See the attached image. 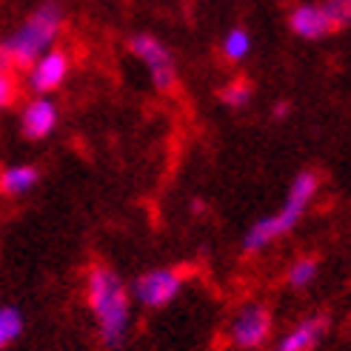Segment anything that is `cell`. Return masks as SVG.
<instances>
[{"instance_id":"2","label":"cell","mask_w":351,"mask_h":351,"mask_svg":"<svg viewBox=\"0 0 351 351\" xmlns=\"http://www.w3.org/2000/svg\"><path fill=\"white\" fill-rule=\"evenodd\" d=\"M60 26H63V9L55 0H49V3L34 9L29 21L3 43L14 69H32L34 60L46 55L49 46L55 43Z\"/></svg>"},{"instance_id":"17","label":"cell","mask_w":351,"mask_h":351,"mask_svg":"<svg viewBox=\"0 0 351 351\" xmlns=\"http://www.w3.org/2000/svg\"><path fill=\"white\" fill-rule=\"evenodd\" d=\"M220 100L232 109H243L245 103L252 100V83L249 80H232L229 86L220 89Z\"/></svg>"},{"instance_id":"14","label":"cell","mask_w":351,"mask_h":351,"mask_svg":"<svg viewBox=\"0 0 351 351\" xmlns=\"http://www.w3.org/2000/svg\"><path fill=\"white\" fill-rule=\"evenodd\" d=\"M249 49H252V38H249V32H245V29H232L229 34H226V40H223V55L229 58L232 63L243 60L245 55H249Z\"/></svg>"},{"instance_id":"5","label":"cell","mask_w":351,"mask_h":351,"mask_svg":"<svg viewBox=\"0 0 351 351\" xmlns=\"http://www.w3.org/2000/svg\"><path fill=\"white\" fill-rule=\"evenodd\" d=\"M317 189H320V174L317 171H300L297 178L291 180V189H289V195H286V203L283 208L274 215L277 220V229L289 234L297 223H300V217L306 215V208L308 203L314 200V195H317Z\"/></svg>"},{"instance_id":"9","label":"cell","mask_w":351,"mask_h":351,"mask_svg":"<svg viewBox=\"0 0 351 351\" xmlns=\"http://www.w3.org/2000/svg\"><path fill=\"white\" fill-rule=\"evenodd\" d=\"M289 26L294 34H300L306 40H320L326 34H335L328 26V17L323 14V9L317 3H300L294 6L289 14Z\"/></svg>"},{"instance_id":"3","label":"cell","mask_w":351,"mask_h":351,"mask_svg":"<svg viewBox=\"0 0 351 351\" xmlns=\"http://www.w3.org/2000/svg\"><path fill=\"white\" fill-rule=\"evenodd\" d=\"M129 49L149 66V75H152V83L157 92L169 95L178 89V66H174L171 51L160 40L152 38V34H134L129 40Z\"/></svg>"},{"instance_id":"10","label":"cell","mask_w":351,"mask_h":351,"mask_svg":"<svg viewBox=\"0 0 351 351\" xmlns=\"http://www.w3.org/2000/svg\"><path fill=\"white\" fill-rule=\"evenodd\" d=\"M58 126V106L49 97L32 100L23 109V134L29 140H43Z\"/></svg>"},{"instance_id":"11","label":"cell","mask_w":351,"mask_h":351,"mask_svg":"<svg viewBox=\"0 0 351 351\" xmlns=\"http://www.w3.org/2000/svg\"><path fill=\"white\" fill-rule=\"evenodd\" d=\"M38 169L34 166H9L0 171V191L9 197H17V195H26L38 186Z\"/></svg>"},{"instance_id":"12","label":"cell","mask_w":351,"mask_h":351,"mask_svg":"<svg viewBox=\"0 0 351 351\" xmlns=\"http://www.w3.org/2000/svg\"><path fill=\"white\" fill-rule=\"evenodd\" d=\"M283 237V232L277 229V220H274V215L271 217H263V220H257L249 232H245V237H243V252L245 254H257V252H263V249H269V245L274 243V240H280Z\"/></svg>"},{"instance_id":"16","label":"cell","mask_w":351,"mask_h":351,"mask_svg":"<svg viewBox=\"0 0 351 351\" xmlns=\"http://www.w3.org/2000/svg\"><path fill=\"white\" fill-rule=\"evenodd\" d=\"M314 277H317V260L314 257H300L289 269V286L291 289H303V286L314 283Z\"/></svg>"},{"instance_id":"19","label":"cell","mask_w":351,"mask_h":351,"mask_svg":"<svg viewBox=\"0 0 351 351\" xmlns=\"http://www.w3.org/2000/svg\"><path fill=\"white\" fill-rule=\"evenodd\" d=\"M14 72H17V69H14L12 58H9V51L0 46V75H3V77H14Z\"/></svg>"},{"instance_id":"1","label":"cell","mask_w":351,"mask_h":351,"mask_svg":"<svg viewBox=\"0 0 351 351\" xmlns=\"http://www.w3.org/2000/svg\"><path fill=\"white\" fill-rule=\"evenodd\" d=\"M86 300L97 317L100 340L109 348H120L132 320V300L120 274L109 266H95L86 277Z\"/></svg>"},{"instance_id":"8","label":"cell","mask_w":351,"mask_h":351,"mask_svg":"<svg viewBox=\"0 0 351 351\" xmlns=\"http://www.w3.org/2000/svg\"><path fill=\"white\" fill-rule=\"evenodd\" d=\"M326 328H328L326 314H311V317L300 320L283 340H280L277 351H314V348H317V343L323 340Z\"/></svg>"},{"instance_id":"18","label":"cell","mask_w":351,"mask_h":351,"mask_svg":"<svg viewBox=\"0 0 351 351\" xmlns=\"http://www.w3.org/2000/svg\"><path fill=\"white\" fill-rule=\"evenodd\" d=\"M14 92H17L14 77H3V75H0V109L9 106V103L14 100Z\"/></svg>"},{"instance_id":"7","label":"cell","mask_w":351,"mask_h":351,"mask_svg":"<svg viewBox=\"0 0 351 351\" xmlns=\"http://www.w3.org/2000/svg\"><path fill=\"white\" fill-rule=\"evenodd\" d=\"M66 72H69L66 51H60V49L46 51V55H40L38 60H34V66L29 69V86L40 95L55 92L58 86L66 80Z\"/></svg>"},{"instance_id":"4","label":"cell","mask_w":351,"mask_h":351,"mask_svg":"<svg viewBox=\"0 0 351 351\" xmlns=\"http://www.w3.org/2000/svg\"><path fill=\"white\" fill-rule=\"evenodd\" d=\"M183 286V277L180 271L174 269H154V271H146L134 280L132 286V297L140 300L149 308H160V306H169L174 297H178Z\"/></svg>"},{"instance_id":"6","label":"cell","mask_w":351,"mask_h":351,"mask_svg":"<svg viewBox=\"0 0 351 351\" xmlns=\"http://www.w3.org/2000/svg\"><path fill=\"white\" fill-rule=\"evenodd\" d=\"M271 335V314L266 306H245L232 323V343L237 348H257Z\"/></svg>"},{"instance_id":"13","label":"cell","mask_w":351,"mask_h":351,"mask_svg":"<svg viewBox=\"0 0 351 351\" xmlns=\"http://www.w3.org/2000/svg\"><path fill=\"white\" fill-rule=\"evenodd\" d=\"M21 331H23V314L12 306H3L0 308V351L21 337Z\"/></svg>"},{"instance_id":"20","label":"cell","mask_w":351,"mask_h":351,"mask_svg":"<svg viewBox=\"0 0 351 351\" xmlns=\"http://www.w3.org/2000/svg\"><path fill=\"white\" fill-rule=\"evenodd\" d=\"M289 114V103H280V106H274V117H286Z\"/></svg>"},{"instance_id":"15","label":"cell","mask_w":351,"mask_h":351,"mask_svg":"<svg viewBox=\"0 0 351 351\" xmlns=\"http://www.w3.org/2000/svg\"><path fill=\"white\" fill-rule=\"evenodd\" d=\"M323 14L328 17L331 32H343L348 29V17H351V0H326L320 6Z\"/></svg>"}]
</instances>
